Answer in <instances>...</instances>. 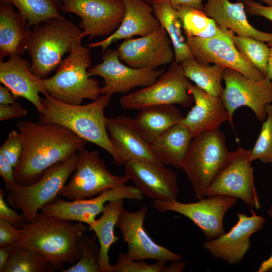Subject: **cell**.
Wrapping results in <instances>:
<instances>
[{"label": "cell", "instance_id": "obj_1", "mask_svg": "<svg viewBox=\"0 0 272 272\" xmlns=\"http://www.w3.org/2000/svg\"><path fill=\"white\" fill-rule=\"evenodd\" d=\"M23 150L14 176L17 184L37 181L53 164L77 153L88 143L66 127L55 123L31 120L17 122Z\"/></svg>", "mask_w": 272, "mask_h": 272}, {"label": "cell", "instance_id": "obj_2", "mask_svg": "<svg viewBox=\"0 0 272 272\" xmlns=\"http://www.w3.org/2000/svg\"><path fill=\"white\" fill-rule=\"evenodd\" d=\"M86 231L88 227L83 223H73L38 213L33 222L18 225V237L14 245L39 252L55 270H62L65 264L73 265L81 258L83 250L78 241Z\"/></svg>", "mask_w": 272, "mask_h": 272}, {"label": "cell", "instance_id": "obj_3", "mask_svg": "<svg viewBox=\"0 0 272 272\" xmlns=\"http://www.w3.org/2000/svg\"><path fill=\"white\" fill-rule=\"evenodd\" d=\"M110 95H101L97 100L85 105H73L59 101L49 95L41 98V123H55L72 131L80 138L92 143L108 152L114 165L121 166L120 156L113 146L106 128L105 108L111 101Z\"/></svg>", "mask_w": 272, "mask_h": 272}, {"label": "cell", "instance_id": "obj_4", "mask_svg": "<svg viewBox=\"0 0 272 272\" xmlns=\"http://www.w3.org/2000/svg\"><path fill=\"white\" fill-rule=\"evenodd\" d=\"M82 31L62 17L49 19L30 31L26 51L31 58V72L41 80L57 69L65 53L81 42Z\"/></svg>", "mask_w": 272, "mask_h": 272}, {"label": "cell", "instance_id": "obj_5", "mask_svg": "<svg viewBox=\"0 0 272 272\" xmlns=\"http://www.w3.org/2000/svg\"><path fill=\"white\" fill-rule=\"evenodd\" d=\"M90 48L79 42L62 59L54 75L43 80L47 94L64 103L81 104L84 99L93 101L100 96L99 82L89 76L91 67Z\"/></svg>", "mask_w": 272, "mask_h": 272}, {"label": "cell", "instance_id": "obj_6", "mask_svg": "<svg viewBox=\"0 0 272 272\" xmlns=\"http://www.w3.org/2000/svg\"><path fill=\"white\" fill-rule=\"evenodd\" d=\"M225 137L219 129L201 133L189 145L182 169L199 200L228 160Z\"/></svg>", "mask_w": 272, "mask_h": 272}, {"label": "cell", "instance_id": "obj_7", "mask_svg": "<svg viewBox=\"0 0 272 272\" xmlns=\"http://www.w3.org/2000/svg\"><path fill=\"white\" fill-rule=\"evenodd\" d=\"M78 154L75 153L49 167L36 182L29 185L17 184L9 191V206L20 210L25 222H33L41 208L54 201L77 169Z\"/></svg>", "mask_w": 272, "mask_h": 272}, {"label": "cell", "instance_id": "obj_8", "mask_svg": "<svg viewBox=\"0 0 272 272\" xmlns=\"http://www.w3.org/2000/svg\"><path fill=\"white\" fill-rule=\"evenodd\" d=\"M181 64L174 60L153 84L122 96L119 104L124 109L142 110L158 105L178 104L187 108L194 102Z\"/></svg>", "mask_w": 272, "mask_h": 272}, {"label": "cell", "instance_id": "obj_9", "mask_svg": "<svg viewBox=\"0 0 272 272\" xmlns=\"http://www.w3.org/2000/svg\"><path fill=\"white\" fill-rule=\"evenodd\" d=\"M77 153V169L60 192L62 196L70 200L94 197L129 180L125 175L121 176L111 174L98 151H89L84 147Z\"/></svg>", "mask_w": 272, "mask_h": 272}, {"label": "cell", "instance_id": "obj_10", "mask_svg": "<svg viewBox=\"0 0 272 272\" xmlns=\"http://www.w3.org/2000/svg\"><path fill=\"white\" fill-rule=\"evenodd\" d=\"M250 151L239 147L230 152L228 161L206 189L204 196H230L242 200L251 208L259 209L252 162L249 159Z\"/></svg>", "mask_w": 272, "mask_h": 272}, {"label": "cell", "instance_id": "obj_11", "mask_svg": "<svg viewBox=\"0 0 272 272\" xmlns=\"http://www.w3.org/2000/svg\"><path fill=\"white\" fill-rule=\"evenodd\" d=\"M223 80L225 87L221 98L232 127L234 113L242 106L250 108L259 121L266 119V106L272 102V81L266 77L253 80L231 69H225Z\"/></svg>", "mask_w": 272, "mask_h": 272}, {"label": "cell", "instance_id": "obj_12", "mask_svg": "<svg viewBox=\"0 0 272 272\" xmlns=\"http://www.w3.org/2000/svg\"><path fill=\"white\" fill-rule=\"evenodd\" d=\"M237 201L234 197L217 195L189 203L155 200L151 207L159 212L172 211L183 215L202 231L208 240H212L225 233L224 216Z\"/></svg>", "mask_w": 272, "mask_h": 272}, {"label": "cell", "instance_id": "obj_13", "mask_svg": "<svg viewBox=\"0 0 272 272\" xmlns=\"http://www.w3.org/2000/svg\"><path fill=\"white\" fill-rule=\"evenodd\" d=\"M117 49H106L102 52V61L90 67L89 77L98 76L104 79L101 95L127 93L133 88L146 87L154 83L164 72L160 69H135L121 63Z\"/></svg>", "mask_w": 272, "mask_h": 272}, {"label": "cell", "instance_id": "obj_14", "mask_svg": "<svg viewBox=\"0 0 272 272\" xmlns=\"http://www.w3.org/2000/svg\"><path fill=\"white\" fill-rule=\"evenodd\" d=\"M142 197L143 194L135 186L123 184L91 198L65 201L57 197L52 202L43 206L40 213L48 217L80 222L90 226L102 212L107 202L124 198L140 200Z\"/></svg>", "mask_w": 272, "mask_h": 272}, {"label": "cell", "instance_id": "obj_15", "mask_svg": "<svg viewBox=\"0 0 272 272\" xmlns=\"http://www.w3.org/2000/svg\"><path fill=\"white\" fill-rule=\"evenodd\" d=\"M60 11L81 19L79 24L83 38L109 36L120 25L125 13L122 0H60Z\"/></svg>", "mask_w": 272, "mask_h": 272}, {"label": "cell", "instance_id": "obj_16", "mask_svg": "<svg viewBox=\"0 0 272 272\" xmlns=\"http://www.w3.org/2000/svg\"><path fill=\"white\" fill-rule=\"evenodd\" d=\"M186 42L192 57L200 63H213L233 70L253 80L266 77L245 58L229 36L201 38L186 36Z\"/></svg>", "mask_w": 272, "mask_h": 272}, {"label": "cell", "instance_id": "obj_17", "mask_svg": "<svg viewBox=\"0 0 272 272\" xmlns=\"http://www.w3.org/2000/svg\"><path fill=\"white\" fill-rule=\"evenodd\" d=\"M148 210L146 206L134 212L123 208L116 226L121 231L123 242L126 243L128 256L134 260L152 259L157 261H174L182 259L180 254L156 243L144 227Z\"/></svg>", "mask_w": 272, "mask_h": 272}, {"label": "cell", "instance_id": "obj_18", "mask_svg": "<svg viewBox=\"0 0 272 272\" xmlns=\"http://www.w3.org/2000/svg\"><path fill=\"white\" fill-rule=\"evenodd\" d=\"M117 50L120 60L135 69L155 70L171 63L175 59L171 40L162 27L138 38L124 39Z\"/></svg>", "mask_w": 272, "mask_h": 272}, {"label": "cell", "instance_id": "obj_19", "mask_svg": "<svg viewBox=\"0 0 272 272\" xmlns=\"http://www.w3.org/2000/svg\"><path fill=\"white\" fill-rule=\"evenodd\" d=\"M125 175L141 193L154 200H177V175L168 167L150 161L132 160L124 165Z\"/></svg>", "mask_w": 272, "mask_h": 272}, {"label": "cell", "instance_id": "obj_20", "mask_svg": "<svg viewBox=\"0 0 272 272\" xmlns=\"http://www.w3.org/2000/svg\"><path fill=\"white\" fill-rule=\"evenodd\" d=\"M237 216L238 222L229 232L203 244L213 257L231 264L242 261L250 246L251 235L261 229L265 222L263 216L255 214L247 216L239 213Z\"/></svg>", "mask_w": 272, "mask_h": 272}, {"label": "cell", "instance_id": "obj_21", "mask_svg": "<svg viewBox=\"0 0 272 272\" xmlns=\"http://www.w3.org/2000/svg\"><path fill=\"white\" fill-rule=\"evenodd\" d=\"M106 125L110 140L118 153L122 165L140 160L161 164L147 141L135 126L133 119L119 115L106 117Z\"/></svg>", "mask_w": 272, "mask_h": 272}, {"label": "cell", "instance_id": "obj_22", "mask_svg": "<svg viewBox=\"0 0 272 272\" xmlns=\"http://www.w3.org/2000/svg\"><path fill=\"white\" fill-rule=\"evenodd\" d=\"M30 63L20 55H14L0 61V82L17 98L23 97L30 102L39 114L42 113L39 93L47 94L42 80L30 71Z\"/></svg>", "mask_w": 272, "mask_h": 272}, {"label": "cell", "instance_id": "obj_23", "mask_svg": "<svg viewBox=\"0 0 272 272\" xmlns=\"http://www.w3.org/2000/svg\"><path fill=\"white\" fill-rule=\"evenodd\" d=\"M188 89L194 105L179 123L188 129L193 138L205 132L218 130L223 123L229 121L221 97L212 96L191 83Z\"/></svg>", "mask_w": 272, "mask_h": 272}, {"label": "cell", "instance_id": "obj_24", "mask_svg": "<svg viewBox=\"0 0 272 272\" xmlns=\"http://www.w3.org/2000/svg\"><path fill=\"white\" fill-rule=\"evenodd\" d=\"M122 1L125 13L118 28L105 39L88 44L89 48L100 47L103 52L118 40L130 38L137 35L144 36L161 27L154 15L152 6L145 0Z\"/></svg>", "mask_w": 272, "mask_h": 272}, {"label": "cell", "instance_id": "obj_25", "mask_svg": "<svg viewBox=\"0 0 272 272\" xmlns=\"http://www.w3.org/2000/svg\"><path fill=\"white\" fill-rule=\"evenodd\" d=\"M202 10L220 27L237 35L251 37L266 43L272 41V32L261 31L250 24L243 2L207 0Z\"/></svg>", "mask_w": 272, "mask_h": 272}, {"label": "cell", "instance_id": "obj_26", "mask_svg": "<svg viewBox=\"0 0 272 272\" xmlns=\"http://www.w3.org/2000/svg\"><path fill=\"white\" fill-rule=\"evenodd\" d=\"M30 31L27 20L12 4L0 3V61L25 53Z\"/></svg>", "mask_w": 272, "mask_h": 272}, {"label": "cell", "instance_id": "obj_27", "mask_svg": "<svg viewBox=\"0 0 272 272\" xmlns=\"http://www.w3.org/2000/svg\"><path fill=\"white\" fill-rule=\"evenodd\" d=\"M192 139L188 129L179 122L151 144L155 156L161 164L181 169Z\"/></svg>", "mask_w": 272, "mask_h": 272}, {"label": "cell", "instance_id": "obj_28", "mask_svg": "<svg viewBox=\"0 0 272 272\" xmlns=\"http://www.w3.org/2000/svg\"><path fill=\"white\" fill-rule=\"evenodd\" d=\"M133 119L138 130L151 144L155 140L184 117L175 105H162L142 110Z\"/></svg>", "mask_w": 272, "mask_h": 272}, {"label": "cell", "instance_id": "obj_29", "mask_svg": "<svg viewBox=\"0 0 272 272\" xmlns=\"http://www.w3.org/2000/svg\"><path fill=\"white\" fill-rule=\"evenodd\" d=\"M123 199L107 202L101 216L88 227V231H93L99 243V272H111L108 252L112 245L119 239L114 233L118 217L122 210Z\"/></svg>", "mask_w": 272, "mask_h": 272}, {"label": "cell", "instance_id": "obj_30", "mask_svg": "<svg viewBox=\"0 0 272 272\" xmlns=\"http://www.w3.org/2000/svg\"><path fill=\"white\" fill-rule=\"evenodd\" d=\"M152 6L161 27L166 30L171 40L175 53L174 60L180 63L193 57L183 35L182 26L176 8L167 3H157Z\"/></svg>", "mask_w": 272, "mask_h": 272}, {"label": "cell", "instance_id": "obj_31", "mask_svg": "<svg viewBox=\"0 0 272 272\" xmlns=\"http://www.w3.org/2000/svg\"><path fill=\"white\" fill-rule=\"evenodd\" d=\"M180 64L185 76L196 86L212 96L221 97L225 68L215 64L200 63L193 57L186 59Z\"/></svg>", "mask_w": 272, "mask_h": 272}, {"label": "cell", "instance_id": "obj_32", "mask_svg": "<svg viewBox=\"0 0 272 272\" xmlns=\"http://www.w3.org/2000/svg\"><path fill=\"white\" fill-rule=\"evenodd\" d=\"M176 9L185 36L201 38L228 36L202 10L186 5L178 6Z\"/></svg>", "mask_w": 272, "mask_h": 272}, {"label": "cell", "instance_id": "obj_33", "mask_svg": "<svg viewBox=\"0 0 272 272\" xmlns=\"http://www.w3.org/2000/svg\"><path fill=\"white\" fill-rule=\"evenodd\" d=\"M14 5L27 21L28 27L36 26L54 18H61L60 0H0Z\"/></svg>", "mask_w": 272, "mask_h": 272}, {"label": "cell", "instance_id": "obj_34", "mask_svg": "<svg viewBox=\"0 0 272 272\" xmlns=\"http://www.w3.org/2000/svg\"><path fill=\"white\" fill-rule=\"evenodd\" d=\"M55 269L49 260L38 251L15 247L3 272H52Z\"/></svg>", "mask_w": 272, "mask_h": 272}, {"label": "cell", "instance_id": "obj_35", "mask_svg": "<svg viewBox=\"0 0 272 272\" xmlns=\"http://www.w3.org/2000/svg\"><path fill=\"white\" fill-rule=\"evenodd\" d=\"M223 29L240 53L266 77L269 54V47L266 43L251 37L237 35L230 30Z\"/></svg>", "mask_w": 272, "mask_h": 272}, {"label": "cell", "instance_id": "obj_36", "mask_svg": "<svg viewBox=\"0 0 272 272\" xmlns=\"http://www.w3.org/2000/svg\"><path fill=\"white\" fill-rule=\"evenodd\" d=\"M172 261L167 266L166 262L157 261L148 264L144 260H134L130 259L126 253H120L115 263L111 265V272H181L184 269L185 263Z\"/></svg>", "mask_w": 272, "mask_h": 272}, {"label": "cell", "instance_id": "obj_37", "mask_svg": "<svg viewBox=\"0 0 272 272\" xmlns=\"http://www.w3.org/2000/svg\"><path fill=\"white\" fill-rule=\"evenodd\" d=\"M95 234L83 235L78 241L83 250L81 258L62 272H99V248Z\"/></svg>", "mask_w": 272, "mask_h": 272}, {"label": "cell", "instance_id": "obj_38", "mask_svg": "<svg viewBox=\"0 0 272 272\" xmlns=\"http://www.w3.org/2000/svg\"><path fill=\"white\" fill-rule=\"evenodd\" d=\"M266 119L263 121L259 134L252 150L250 162L258 159L263 163L272 164V104L266 106Z\"/></svg>", "mask_w": 272, "mask_h": 272}, {"label": "cell", "instance_id": "obj_39", "mask_svg": "<svg viewBox=\"0 0 272 272\" xmlns=\"http://www.w3.org/2000/svg\"><path fill=\"white\" fill-rule=\"evenodd\" d=\"M23 150L22 143L19 132L13 130L9 133L8 138L0 148V154L14 168L18 164Z\"/></svg>", "mask_w": 272, "mask_h": 272}, {"label": "cell", "instance_id": "obj_40", "mask_svg": "<svg viewBox=\"0 0 272 272\" xmlns=\"http://www.w3.org/2000/svg\"><path fill=\"white\" fill-rule=\"evenodd\" d=\"M18 237V228L0 218V247L14 245Z\"/></svg>", "mask_w": 272, "mask_h": 272}, {"label": "cell", "instance_id": "obj_41", "mask_svg": "<svg viewBox=\"0 0 272 272\" xmlns=\"http://www.w3.org/2000/svg\"><path fill=\"white\" fill-rule=\"evenodd\" d=\"M5 192L0 189V218L4 219L18 228V225L25 222L23 215L18 214L7 205L5 200Z\"/></svg>", "mask_w": 272, "mask_h": 272}, {"label": "cell", "instance_id": "obj_42", "mask_svg": "<svg viewBox=\"0 0 272 272\" xmlns=\"http://www.w3.org/2000/svg\"><path fill=\"white\" fill-rule=\"evenodd\" d=\"M243 2L248 14L262 17L272 21V6H264L252 0H247Z\"/></svg>", "mask_w": 272, "mask_h": 272}, {"label": "cell", "instance_id": "obj_43", "mask_svg": "<svg viewBox=\"0 0 272 272\" xmlns=\"http://www.w3.org/2000/svg\"><path fill=\"white\" fill-rule=\"evenodd\" d=\"M27 110L18 102L13 104H0V120L12 119L25 116Z\"/></svg>", "mask_w": 272, "mask_h": 272}, {"label": "cell", "instance_id": "obj_44", "mask_svg": "<svg viewBox=\"0 0 272 272\" xmlns=\"http://www.w3.org/2000/svg\"><path fill=\"white\" fill-rule=\"evenodd\" d=\"M0 174L7 190H12L17 184L14 176V168L0 154Z\"/></svg>", "mask_w": 272, "mask_h": 272}, {"label": "cell", "instance_id": "obj_45", "mask_svg": "<svg viewBox=\"0 0 272 272\" xmlns=\"http://www.w3.org/2000/svg\"><path fill=\"white\" fill-rule=\"evenodd\" d=\"M150 5L160 3H167L175 7L180 5H186L202 10L203 0H145Z\"/></svg>", "mask_w": 272, "mask_h": 272}, {"label": "cell", "instance_id": "obj_46", "mask_svg": "<svg viewBox=\"0 0 272 272\" xmlns=\"http://www.w3.org/2000/svg\"><path fill=\"white\" fill-rule=\"evenodd\" d=\"M16 98L5 86H0V104L9 105L16 103Z\"/></svg>", "mask_w": 272, "mask_h": 272}, {"label": "cell", "instance_id": "obj_47", "mask_svg": "<svg viewBox=\"0 0 272 272\" xmlns=\"http://www.w3.org/2000/svg\"><path fill=\"white\" fill-rule=\"evenodd\" d=\"M15 248L14 245L0 247V271L3 270L8 262L12 253Z\"/></svg>", "mask_w": 272, "mask_h": 272}, {"label": "cell", "instance_id": "obj_48", "mask_svg": "<svg viewBox=\"0 0 272 272\" xmlns=\"http://www.w3.org/2000/svg\"><path fill=\"white\" fill-rule=\"evenodd\" d=\"M269 47V54L268 58V70L266 78L272 81V41L266 42Z\"/></svg>", "mask_w": 272, "mask_h": 272}, {"label": "cell", "instance_id": "obj_49", "mask_svg": "<svg viewBox=\"0 0 272 272\" xmlns=\"http://www.w3.org/2000/svg\"><path fill=\"white\" fill-rule=\"evenodd\" d=\"M238 2H244L247 0H237ZM263 2L267 6H272V0H257Z\"/></svg>", "mask_w": 272, "mask_h": 272}, {"label": "cell", "instance_id": "obj_50", "mask_svg": "<svg viewBox=\"0 0 272 272\" xmlns=\"http://www.w3.org/2000/svg\"><path fill=\"white\" fill-rule=\"evenodd\" d=\"M268 213V215L272 217V207L269 209Z\"/></svg>", "mask_w": 272, "mask_h": 272}, {"label": "cell", "instance_id": "obj_51", "mask_svg": "<svg viewBox=\"0 0 272 272\" xmlns=\"http://www.w3.org/2000/svg\"><path fill=\"white\" fill-rule=\"evenodd\" d=\"M269 271H272V268L270 269Z\"/></svg>", "mask_w": 272, "mask_h": 272}]
</instances>
